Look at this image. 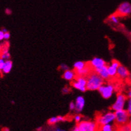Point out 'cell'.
<instances>
[{"instance_id":"cell-10","label":"cell","mask_w":131,"mask_h":131,"mask_svg":"<svg viewBox=\"0 0 131 131\" xmlns=\"http://www.w3.org/2000/svg\"><path fill=\"white\" fill-rule=\"evenodd\" d=\"M130 72L128 70L125 66L123 65H120V66L118 67L117 69V74H116V77L121 80H125L128 79L129 77Z\"/></svg>"},{"instance_id":"cell-2","label":"cell","mask_w":131,"mask_h":131,"mask_svg":"<svg viewBox=\"0 0 131 131\" xmlns=\"http://www.w3.org/2000/svg\"><path fill=\"white\" fill-rule=\"evenodd\" d=\"M95 121L97 123L99 126L108 125V124H115V112L111 110V111L106 112L103 113V114H100L97 116Z\"/></svg>"},{"instance_id":"cell-36","label":"cell","mask_w":131,"mask_h":131,"mask_svg":"<svg viewBox=\"0 0 131 131\" xmlns=\"http://www.w3.org/2000/svg\"><path fill=\"white\" fill-rule=\"evenodd\" d=\"M2 30V31H3V32H4V33L8 32V31H7V29H5V28H3Z\"/></svg>"},{"instance_id":"cell-19","label":"cell","mask_w":131,"mask_h":131,"mask_svg":"<svg viewBox=\"0 0 131 131\" xmlns=\"http://www.w3.org/2000/svg\"><path fill=\"white\" fill-rule=\"evenodd\" d=\"M117 69L118 68L113 66L111 65H108V73L109 75L110 78H115L116 77L117 74Z\"/></svg>"},{"instance_id":"cell-21","label":"cell","mask_w":131,"mask_h":131,"mask_svg":"<svg viewBox=\"0 0 131 131\" xmlns=\"http://www.w3.org/2000/svg\"><path fill=\"white\" fill-rule=\"evenodd\" d=\"M117 131H131V128L128 124H126V125L118 126Z\"/></svg>"},{"instance_id":"cell-31","label":"cell","mask_w":131,"mask_h":131,"mask_svg":"<svg viewBox=\"0 0 131 131\" xmlns=\"http://www.w3.org/2000/svg\"><path fill=\"white\" fill-rule=\"evenodd\" d=\"M5 13H6L7 15H11V14H12V11L11 10H10L9 8L5 9Z\"/></svg>"},{"instance_id":"cell-28","label":"cell","mask_w":131,"mask_h":131,"mask_svg":"<svg viewBox=\"0 0 131 131\" xmlns=\"http://www.w3.org/2000/svg\"><path fill=\"white\" fill-rule=\"evenodd\" d=\"M10 37H11V35H10V33L9 32L4 33V40H5V41H7L10 38Z\"/></svg>"},{"instance_id":"cell-35","label":"cell","mask_w":131,"mask_h":131,"mask_svg":"<svg viewBox=\"0 0 131 131\" xmlns=\"http://www.w3.org/2000/svg\"><path fill=\"white\" fill-rule=\"evenodd\" d=\"M2 130L3 131H10L9 129L8 128H7V127H5V128H3Z\"/></svg>"},{"instance_id":"cell-25","label":"cell","mask_w":131,"mask_h":131,"mask_svg":"<svg viewBox=\"0 0 131 131\" xmlns=\"http://www.w3.org/2000/svg\"><path fill=\"white\" fill-rule=\"evenodd\" d=\"M60 69L62 70V71L65 72L67 71V70H69V67L67 66L65 64H61L60 65Z\"/></svg>"},{"instance_id":"cell-14","label":"cell","mask_w":131,"mask_h":131,"mask_svg":"<svg viewBox=\"0 0 131 131\" xmlns=\"http://www.w3.org/2000/svg\"><path fill=\"white\" fill-rule=\"evenodd\" d=\"M67 120V118L64 116H53L50 118L47 121L48 125H55L57 123H60V122H64Z\"/></svg>"},{"instance_id":"cell-34","label":"cell","mask_w":131,"mask_h":131,"mask_svg":"<svg viewBox=\"0 0 131 131\" xmlns=\"http://www.w3.org/2000/svg\"><path fill=\"white\" fill-rule=\"evenodd\" d=\"M71 131H80V130H79L78 127H77V125H76V126H75V127H74V128H73V129H72Z\"/></svg>"},{"instance_id":"cell-38","label":"cell","mask_w":131,"mask_h":131,"mask_svg":"<svg viewBox=\"0 0 131 131\" xmlns=\"http://www.w3.org/2000/svg\"><path fill=\"white\" fill-rule=\"evenodd\" d=\"M2 51V45L0 43V54H1Z\"/></svg>"},{"instance_id":"cell-27","label":"cell","mask_w":131,"mask_h":131,"mask_svg":"<svg viewBox=\"0 0 131 131\" xmlns=\"http://www.w3.org/2000/svg\"><path fill=\"white\" fill-rule=\"evenodd\" d=\"M5 60H4L3 59L0 58V71H2V69H3V66H4V64H5Z\"/></svg>"},{"instance_id":"cell-20","label":"cell","mask_w":131,"mask_h":131,"mask_svg":"<svg viewBox=\"0 0 131 131\" xmlns=\"http://www.w3.org/2000/svg\"><path fill=\"white\" fill-rule=\"evenodd\" d=\"M120 17L118 15H117L115 13H114L113 14H111L108 17V20L112 23L115 24V25H117L119 23L120 20H119Z\"/></svg>"},{"instance_id":"cell-33","label":"cell","mask_w":131,"mask_h":131,"mask_svg":"<svg viewBox=\"0 0 131 131\" xmlns=\"http://www.w3.org/2000/svg\"><path fill=\"white\" fill-rule=\"evenodd\" d=\"M53 131H65V130H63V129H61V128H59V127H56V128L54 129V130Z\"/></svg>"},{"instance_id":"cell-7","label":"cell","mask_w":131,"mask_h":131,"mask_svg":"<svg viewBox=\"0 0 131 131\" xmlns=\"http://www.w3.org/2000/svg\"><path fill=\"white\" fill-rule=\"evenodd\" d=\"M115 13L120 18L131 15V3L128 2H124L121 3L116 9Z\"/></svg>"},{"instance_id":"cell-17","label":"cell","mask_w":131,"mask_h":131,"mask_svg":"<svg viewBox=\"0 0 131 131\" xmlns=\"http://www.w3.org/2000/svg\"><path fill=\"white\" fill-rule=\"evenodd\" d=\"M117 128L115 124H108L99 126V131H117Z\"/></svg>"},{"instance_id":"cell-8","label":"cell","mask_w":131,"mask_h":131,"mask_svg":"<svg viewBox=\"0 0 131 131\" xmlns=\"http://www.w3.org/2000/svg\"><path fill=\"white\" fill-rule=\"evenodd\" d=\"M72 86L79 91L85 92L86 90V78L84 76H77L72 82Z\"/></svg>"},{"instance_id":"cell-22","label":"cell","mask_w":131,"mask_h":131,"mask_svg":"<svg viewBox=\"0 0 131 131\" xmlns=\"http://www.w3.org/2000/svg\"><path fill=\"white\" fill-rule=\"evenodd\" d=\"M126 110L128 112L130 115L131 116V98H128L127 101H126Z\"/></svg>"},{"instance_id":"cell-32","label":"cell","mask_w":131,"mask_h":131,"mask_svg":"<svg viewBox=\"0 0 131 131\" xmlns=\"http://www.w3.org/2000/svg\"><path fill=\"white\" fill-rule=\"evenodd\" d=\"M126 96H127L128 98H131V88H130V89L128 90V91L127 92V95H126Z\"/></svg>"},{"instance_id":"cell-6","label":"cell","mask_w":131,"mask_h":131,"mask_svg":"<svg viewBox=\"0 0 131 131\" xmlns=\"http://www.w3.org/2000/svg\"><path fill=\"white\" fill-rule=\"evenodd\" d=\"M115 90V86L111 83H104L98 90L99 92L105 99H109L110 98H111Z\"/></svg>"},{"instance_id":"cell-40","label":"cell","mask_w":131,"mask_h":131,"mask_svg":"<svg viewBox=\"0 0 131 131\" xmlns=\"http://www.w3.org/2000/svg\"><path fill=\"white\" fill-rule=\"evenodd\" d=\"M38 131H45V130H38Z\"/></svg>"},{"instance_id":"cell-15","label":"cell","mask_w":131,"mask_h":131,"mask_svg":"<svg viewBox=\"0 0 131 131\" xmlns=\"http://www.w3.org/2000/svg\"><path fill=\"white\" fill-rule=\"evenodd\" d=\"M91 68L90 67V66L88 64L86 65V66L85 68H84L83 70H79V71H75L76 72L77 76H84V77H86L91 73V72L92 71Z\"/></svg>"},{"instance_id":"cell-18","label":"cell","mask_w":131,"mask_h":131,"mask_svg":"<svg viewBox=\"0 0 131 131\" xmlns=\"http://www.w3.org/2000/svg\"><path fill=\"white\" fill-rule=\"evenodd\" d=\"M88 64L87 62L83 61H77L75 62L73 64V68L75 71H79V70H83V68L86 66V65Z\"/></svg>"},{"instance_id":"cell-41","label":"cell","mask_w":131,"mask_h":131,"mask_svg":"<svg viewBox=\"0 0 131 131\" xmlns=\"http://www.w3.org/2000/svg\"><path fill=\"white\" fill-rule=\"evenodd\" d=\"M0 72H1V71H0Z\"/></svg>"},{"instance_id":"cell-37","label":"cell","mask_w":131,"mask_h":131,"mask_svg":"<svg viewBox=\"0 0 131 131\" xmlns=\"http://www.w3.org/2000/svg\"><path fill=\"white\" fill-rule=\"evenodd\" d=\"M128 125H129L130 126V128H131V116L130 117V119H129V121H128Z\"/></svg>"},{"instance_id":"cell-29","label":"cell","mask_w":131,"mask_h":131,"mask_svg":"<svg viewBox=\"0 0 131 131\" xmlns=\"http://www.w3.org/2000/svg\"><path fill=\"white\" fill-rule=\"evenodd\" d=\"M70 88L69 87H65L63 88V90H62V92H63V94H68L69 92H70Z\"/></svg>"},{"instance_id":"cell-5","label":"cell","mask_w":131,"mask_h":131,"mask_svg":"<svg viewBox=\"0 0 131 131\" xmlns=\"http://www.w3.org/2000/svg\"><path fill=\"white\" fill-rule=\"evenodd\" d=\"M127 96L123 93H118L116 96V100L115 102L113 103V105L111 107V110L114 112L121 110L125 109L126 108V101H127Z\"/></svg>"},{"instance_id":"cell-3","label":"cell","mask_w":131,"mask_h":131,"mask_svg":"<svg viewBox=\"0 0 131 131\" xmlns=\"http://www.w3.org/2000/svg\"><path fill=\"white\" fill-rule=\"evenodd\" d=\"M80 131H99V126L96 121L89 120H82L77 124Z\"/></svg>"},{"instance_id":"cell-23","label":"cell","mask_w":131,"mask_h":131,"mask_svg":"<svg viewBox=\"0 0 131 131\" xmlns=\"http://www.w3.org/2000/svg\"><path fill=\"white\" fill-rule=\"evenodd\" d=\"M74 120L75 121V123L77 124V123H80V122L82 120V116L81 115H80L79 114H77V115H75L74 116Z\"/></svg>"},{"instance_id":"cell-1","label":"cell","mask_w":131,"mask_h":131,"mask_svg":"<svg viewBox=\"0 0 131 131\" xmlns=\"http://www.w3.org/2000/svg\"><path fill=\"white\" fill-rule=\"evenodd\" d=\"M86 90L90 91L98 90L99 88L105 83V80L95 71L92 70L91 73L86 77Z\"/></svg>"},{"instance_id":"cell-26","label":"cell","mask_w":131,"mask_h":131,"mask_svg":"<svg viewBox=\"0 0 131 131\" xmlns=\"http://www.w3.org/2000/svg\"><path fill=\"white\" fill-rule=\"evenodd\" d=\"M69 110L71 111H75V102H71L69 104Z\"/></svg>"},{"instance_id":"cell-16","label":"cell","mask_w":131,"mask_h":131,"mask_svg":"<svg viewBox=\"0 0 131 131\" xmlns=\"http://www.w3.org/2000/svg\"><path fill=\"white\" fill-rule=\"evenodd\" d=\"M12 68H13V62L11 60H5L4 66H3V69L1 72H2V73L4 74H7L12 71Z\"/></svg>"},{"instance_id":"cell-30","label":"cell","mask_w":131,"mask_h":131,"mask_svg":"<svg viewBox=\"0 0 131 131\" xmlns=\"http://www.w3.org/2000/svg\"><path fill=\"white\" fill-rule=\"evenodd\" d=\"M4 40V32L2 30H0V42Z\"/></svg>"},{"instance_id":"cell-39","label":"cell","mask_w":131,"mask_h":131,"mask_svg":"<svg viewBox=\"0 0 131 131\" xmlns=\"http://www.w3.org/2000/svg\"><path fill=\"white\" fill-rule=\"evenodd\" d=\"M128 80H130V83H131V73H130L129 77H128Z\"/></svg>"},{"instance_id":"cell-24","label":"cell","mask_w":131,"mask_h":131,"mask_svg":"<svg viewBox=\"0 0 131 131\" xmlns=\"http://www.w3.org/2000/svg\"><path fill=\"white\" fill-rule=\"evenodd\" d=\"M111 66H113L115 67V68H118V67L120 66V65H121V64H120L119 62L117 61V60H113V61L111 62Z\"/></svg>"},{"instance_id":"cell-12","label":"cell","mask_w":131,"mask_h":131,"mask_svg":"<svg viewBox=\"0 0 131 131\" xmlns=\"http://www.w3.org/2000/svg\"><path fill=\"white\" fill-rule=\"evenodd\" d=\"M93 71L98 74L104 80H108L110 79V76L108 73V65H106L105 66L98 68Z\"/></svg>"},{"instance_id":"cell-9","label":"cell","mask_w":131,"mask_h":131,"mask_svg":"<svg viewBox=\"0 0 131 131\" xmlns=\"http://www.w3.org/2000/svg\"><path fill=\"white\" fill-rule=\"evenodd\" d=\"M88 63L93 70H95L96 69H98V68H101V67L105 66L106 65H107L105 60H103V58H98V57L93 58Z\"/></svg>"},{"instance_id":"cell-13","label":"cell","mask_w":131,"mask_h":131,"mask_svg":"<svg viewBox=\"0 0 131 131\" xmlns=\"http://www.w3.org/2000/svg\"><path fill=\"white\" fill-rule=\"evenodd\" d=\"M77 76L76 72L74 70H70L69 69V70L64 72L63 74V78L67 81L73 82Z\"/></svg>"},{"instance_id":"cell-4","label":"cell","mask_w":131,"mask_h":131,"mask_svg":"<svg viewBox=\"0 0 131 131\" xmlns=\"http://www.w3.org/2000/svg\"><path fill=\"white\" fill-rule=\"evenodd\" d=\"M115 124L117 126H122L128 124L129 121L130 115L126 109H123L121 110L115 112Z\"/></svg>"},{"instance_id":"cell-11","label":"cell","mask_w":131,"mask_h":131,"mask_svg":"<svg viewBox=\"0 0 131 131\" xmlns=\"http://www.w3.org/2000/svg\"><path fill=\"white\" fill-rule=\"evenodd\" d=\"M75 111L77 113H81L84 109L85 104V100L83 96H79L76 98L75 102Z\"/></svg>"}]
</instances>
